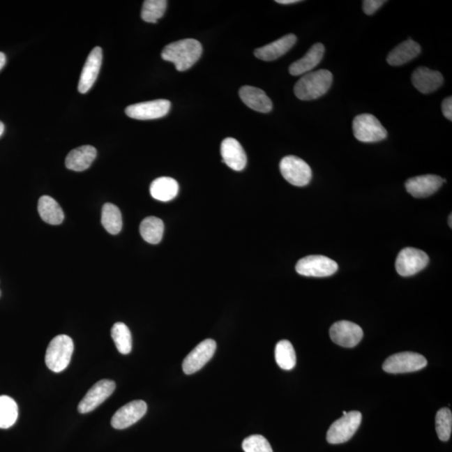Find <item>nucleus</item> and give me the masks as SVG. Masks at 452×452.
I'll list each match as a JSON object with an SVG mask.
<instances>
[{
	"mask_svg": "<svg viewBox=\"0 0 452 452\" xmlns=\"http://www.w3.org/2000/svg\"><path fill=\"white\" fill-rule=\"evenodd\" d=\"M442 110L446 119L452 121V98L448 96L442 103Z\"/></svg>",
	"mask_w": 452,
	"mask_h": 452,
	"instance_id": "nucleus-35",
	"label": "nucleus"
},
{
	"mask_svg": "<svg viewBox=\"0 0 452 452\" xmlns=\"http://www.w3.org/2000/svg\"><path fill=\"white\" fill-rule=\"evenodd\" d=\"M324 52V45L321 43L314 44L303 58L292 63L289 67V73L292 75H294V77L310 73L322 61Z\"/></svg>",
	"mask_w": 452,
	"mask_h": 452,
	"instance_id": "nucleus-21",
	"label": "nucleus"
},
{
	"mask_svg": "<svg viewBox=\"0 0 452 452\" xmlns=\"http://www.w3.org/2000/svg\"><path fill=\"white\" fill-rule=\"evenodd\" d=\"M280 170L283 178L292 186L303 187L311 181V167L303 159L296 156H287L280 163Z\"/></svg>",
	"mask_w": 452,
	"mask_h": 452,
	"instance_id": "nucleus-6",
	"label": "nucleus"
},
{
	"mask_svg": "<svg viewBox=\"0 0 452 452\" xmlns=\"http://www.w3.org/2000/svg\"><path fill=\"white\" fill-rule=\"evenodd\" d=\"M330 338L336 345L345 347L357 346L363 337V332L358 324L349 321H339L331 326Z\"/></svg>",
	"mask_w": 452,
	"mask_h": 452,
	"instance_id": "nucleus-13",
	"label": "nucleus"
},
{
	"mask_svg": "<svg viewBox=\"0 0 452 452\" xmlns=\"http://www.w3.org/2000/svg\"><path fill=\"white\" fill-rule=\"evenodd\" d=\"M96 149L91 145H84L70 151L66 158L67 169L82 172L89 169L96 157Z\"/></svg>",
	"mask_w": 452,
	"mask_h": 452,
	"instance_id": "nucleus-22",
	"label": "nucleus"
},
{
	"mask_svg": "<svg viewBox=\"0 0 452 452\" xmlns=\"http://www.w3.org/2000/svg\"><path fill=\"white\" fill-rule=\"evenodd\" d=\"M102 224L108 233L119 234L123 228L120 209L110 203L105 204L102 211Z\"/></svg>",
	"mask_w": 452,
	"mask_h": 452,
	"instance_id": "nucleus-27",
	"label": "nucleus"
},
{
	"mask_svg": "<svg viewBox=\"0 0 452 452\" xmlns=\"http://www.w3.org/2000/svg\"><path fill=\"white\" fill-rule=\"evenodd\" d=\"M429 261V257L424 251L407 247L400 250L398 255L396 262V271L402 276L416 275L425 269Z\"/></svg>",
	"mask_w": 452,
	"mask_h": 452,
	"instance_id": "nucleus-9",
	"label": "nucleus"
},
{
	"mask_svg": "<svg viewBox=\"0 0 452 452\" xmlns=\"http://www.w3.org/2000/svg\"><path fill=\"white\" fill-rule=\"evenodd\" d=\"M333 74L328 70H318L305 74L294 86V93L301 100H311L321 98L330 89Z\"/></svg>",
	"mask_w": 452,
	"mask_h": 452,
	"instance_id": "nucleus-2",
	"label": "nucleus"
},
{
	"mask_svg": "<svg viewBox=\"0 0 452 452\" xmlns=\"http://www.w3.org/2000/svg\"><path fill=\"white\" fill-rule=\"evenodd\" d=\"M38 211L45 223L57 225L64 220V212L60 204L52 197L47 195L40 197L38 203Z\"/></svg>",
	"mask_w": 452,
	"mask_h": 452,
	"instance_id": "nucleus-25",
	"label": "nucleus"
},
{
	"mask_svg": "<svg viewBox=\"0 0 452 452\" xmlns=\"http://www.w3.org/2000/svg\"><path fill=\"white\" fill-rule=\"evenodd\" d=\"M239 95L247 107L262 113L270 112L272 110L271 100L262 89L257 87L245 86L239 91Z\"/></svg>",
	"mask_w": 452,
	"mask_h": 452,
	"instance_id": "nucleus-20",
	"label": "nucleus"
},
{
	"mask_svg": "<svg viewBox=\"0 0 452 452\" xmlns=\"http://www.w3.org/2000/svg\"><path fill=\"white\" fill-rule=\"evenodd\" d=\"M296 36L293 33L280 38L278 40L272 42L263 47L255 50V57L264 61L276 60L283 54L287 53L296 44Z\"/></svg>",
	"mask_w": 452,
	"mask_h": 452,
	"instance_id": "nucleus-19",
	"label": "nucleus"
},
{
	"mask_svg": "<svg viewBox=\"0 0 452 452\" xmlns=\"http://www.w3.org/2000/svg\"><path fill=\"white\" fill-rule=\"evenodd\" d=\"M0 296H1V292H0Z\"/></svg>",
	"mask_w": 452,
	"mask_h": 452,
	"instance_id": "nucleus-41",
	"label": "nucleus"
},
{
	"mask_svg": "<svg viewBox=\"0 0 452 452\" xmlns=\"http://www.w3.org/2000/svg\"><path fill=\"white\" fill-rule=\"evenodd\" d=\"M216 350V342L209 338L197 345L183 362V370L186 375L198 372L213 358Z\"/></svg>",
	"mask_w": 452,
	"mask_h": 452,
	"instance_id": "nucleus-11",
	"label": "nucleus"
},
{
	"mask_svg": "<svg viewBox=\"0 0 452 452\" xmlns=\"http://www.w3.org/2000/svg\"><path fill=\"white\" fill-rule=\"evenodd\" d=\"M412 81L414 87L423 94H429L439 89L443 85L444 78L437 70L426 67H419L414 70Z\"/></svg>",
	"mask_w": 452,
	"mask_h": 452,
	"instance_id": "nucleus-18",
	"label": "nucleus"
},
{
	"mask_svg": "<svg viewBox=\"0 0 452 452\" xmlns=\"http://www.w3.org/2000/svg\"><path fill=\"white\" fill-rule=\"evenodd\" d=\"M148 405L144 400H133L120 408L112 418L113 428L123 430L135 424L145 416Z\"/></svg>",
	"mask_w": 452,
	"mask_h": 452,
	"instance_id": "nucleus-14",
	"label": "nucleus"
},
{
	"mask_svg": "<svg viewBox=\"0 0 452 452\" xmlns=\"http://www.w3.org/2000/svg\"><path fill=\"white\" fill-rule=\"evenodd\" d=\"M165 225L159 218L146 217L140 225V234L144 240L150 244L156 245L161 241Z\"/></svg>",
	"mask_w": 452,
	"mask_h": 452,
	"instance_id": "nucleus-26",
	"label": "nucleus"
},
{
	"mask_svg": "<svg viewBox=\"0 0 452 452\" xmlns=\"http://www.w3.org/2000/svg\"><path fill=\"white\" fill-rule=\"evenodd\" d=\"M426 366L427 360L424 356L413 352H403L393 354L385 360L383 368L389 374H404L421 370Z\"/></svg>",
	"mask_w": 452,
	"mask_h": 452,
	"instance_id": "nucleus-8",
	"label": "nucleus"
},
{
	"mask_svg": "<svg viewBox=\"0 0 452 452\" xmlns=\"http://www.w3.org/2000/svg\"><path fill=\"white\" fill-rule=\"evenodd\" d=\"M167 1L165 0H146L142 6L141 17L148 23H157L166 11Z\"/></svg>",
	"mask_w": 452,
	"mask_h": 452,
	"instance_id": "nucleus-31",
	"label": "nucleus"
},
{
	"mask_svg": "<svg viewBox=\"0 0 452 452\" xmlns=\"http://www.w3.org/2000/svg\"><path fill=\"white\" fill-rule=\"evenodd\" d=\"M362 414L359 412L347 413L333 423L326 433V441L330 444L349 442L361 425Z\"/></svg>",
	"mask_w": 452,
	"mask_h": 452,
	"instance_id": "nucleus-5",
	"label": "nucleus"
},
{
	"mask_svg": "<svg viewBox=\"0 0 452 452\" xmlns=\"http://www.w3.org/2000/svg\"><path fill=\"white\" fill-rule=\"evenodd\" d=\"M451 219H452V216L451 215L450 217H449V220H448V222H449V225H450L451 228L452 227V223H451L452 220Z\"/></svg>",
	"mask_w": 452,
	"mask_h": 452,
	"instance_id": "nucleus-39",
	"label": "nucleus"
},
{
	"mask_svg": "<svg viewBox=\"0 0 452 452\" xmlns=\"http://www.w3.org/2000/svg\"><path fill=\"white\" fill-rule=\"evenodd\" d=\"M337 262L324 255H308L296 263L297 273L313 278H326L336 273Z\"/></svg>",
	"mask_w": 452,
	"mask_h": 452,
	"instance_id": "nucleus-7",
	"label": "nucleus"
},
{
	"mask_svg": "<svg viewBox=\"0 0 452 452\" xmlns=\"http://www.w3.org/2000/svg\"><path fill=\"white\" fill-rule=\"evenodd\" d=\"M74 343L67 335H58L49 343L45 354V363L54 372L65 370L70 362Z\"/></svg>",
	"mask_w": 452,
	"mask_h": 452,
	"instance_id": "nucleus-3",
	"label": "nucleus"
},
{
	"mask_svg": "<svg viewBox=\"0 0 452 452\" xmlns=\"http://www.w3.org/2000/svg\"><path fill=\"white\" fill-rule=\"evenodd\" d=\"M342 414H343V416H345V414H346L347 412H343Z\"/></svg>",
	"mask_w": 452,
	"mask_h": 452,
	"instance_id": "nucleus-40",
	"label": "nucleus"
},
{
	"mask_svg": "<svg viewBox=\"0 0 452 452\" xmlns=\"http://www.w3.org/2000/svg\"><path fill=\"white\" fill-rule=\"evenodd\" d=\"M112 338L117 350L121 354H128L132 351V334L123 322H116L112 329Z\"/></svg>",
	"mask_w": 452,
	"mask_h": 452,
	"instance_id": "nucleus-30",
	"label": "nucleus"
},
{
	"mask_svg": "<svg viewBox=\"0 0 452 452\" xmlns=\"http://www.w3.org/2000/svg\"><path fill=\"white\" fill-rule=\"evenodd\" d=\"M18 405L11 397L0 396V429L10 428L18 419Z\"/></svg>",
	"mask_w": 452,
	"mask_h": 452,
	"instance_id": "nucleus-29",
	"label": "nucleus"
},
{
	"mask_svg": "<svg viewBox=\"0 0 452 452\" xmlns=\"http://www.w3.org/2000/svg\"><path fill=\"white\" fill-rule=\"evenodd\" d=\"M6 63V56L3 52H0V70L3 68Z\"/></svg>",
	"mask_w": 452,
	"mask_h": 452,
	"instance_id": "nucleus-37",
	"label": "nucleus"
},
{
	"mask_svg": "<svg viewBox=\"0 0 452 452\" xmlns=\"http://www.w3.org/2000/svg\"><path fill=\"white\" fill-rule=\"evenodd\" d=\"M387 1L384 0H364L363 10L367 15H374L375 13L384 6Z\"/></svg>",
	"mask_w": 452,
	"mask_h": 452,
	"instance_id": "nucleus-34",
	"label": "nucleus"
},
{
	"mask_svg": "<svg viewBox=\"0 0 452 452\" xmlns=\"http://www.w3.org/2000/svg\"><path fill=\"white\" fill-rule=\"evenodd\" d=\"M116 389L114 381L103 379L96 383L86 393L78 405V412L86 414L92 412L102 405L107 398L112 395Z\"/></svg>",
	"mask_w": 452,
	"mask_h": 452,
	"instance_id": "nucleus-12",
	"label": "nucleus"
},
{
	"mask_svg": "<svg viewBox=\"0 0 452 452\" xmlns=\"http://www.w3.org/2000/svg\"><path fill=\"white\" fill-rule=\"evenodd\" d=\"M275 359L276 363L282 370H291L296 363V352L288 340H280L276 345Z\"/></svg>",
	"mask_w": 452,
	"mask_h": 452,
	"instance_id": "nucleus-28",
	"label": "nucleus"
},
{
	"mask_svg": "<svg viewBox=\"0 0 452 452\" xmlns=\"http://www.w3.org/2000/svg\"><path fill=\"white\" fill-rule=\"evenodd\" d=\"M3 132H4V125L2 123V121H0V137L3 135Z\"/></svg>",
	"mask_w": 452,
	"mask_h": 452,
	"instance_id": "nucleus-38",
	"label": "nucleus"
},
{
	"mask_svg": "<svg viewBox=\"0 0 452 452\" xmlns=\"http://www.w3.org/2000/svg\"><path fill=\"white\" fill-rule=\"evenodd\" d=\"M202 45L194 39L181 40L165 46L163 60L174 63L179 71L187 70L195 64L202 54Z\"/></svg>",
	"mask_w": 452,
	"mask_h": 452,
	"instance_id": "nucleus-1",
	"label": "nucleus"
},
{
	"mask_svg": "<svg viewBox=\"0 0 452 452\" xmlns=\"http://www.w3.org/2000/svg\"><path fill=\"white\" fill-rule=\"evenodd\" d=\"M276 2L280 4H292L299 3L301 1H299V0H276Z\"/></svg>",
	"mask_w": 452,
	"mask_h": 452,
	"instance_id": "nucleus-36",
	"label": "nucleus"
},
{
	"mask_svg": "<svg viewBox=\"0 0 452 452\" xmlns=\"http://www.w3.org/2000/svg\"><path fill=\"white\" fill-rule=\"evenodd\" d=\"M435 429L438 437L442 442L450 439L452 430V414L450 409L442 408L435 416Z\"/></svg>",
	"mask_w": 452,
	"mask_h": 452,
	"instance_id": "nucleus-32",
	"label": "nucleus"
},
{
	"mask_svg": "<svg viewBox=\"0 0 452 452\" xmlns=\"http://www.w3.org/2000/svg\"><path fill=\"white\" fill-rule=\"evenodd\" d=\"M353 132L356 140L362 142H380L388 136L386 129L377 117L368 113L355 117Z\"/></svg>",
	"mask_w": 452,
	"mask_h": 452,
	"instance_id": "nucleus-4",
	"label": "nucleus"
},
{
	"mask_svg": "<svg viewBox=\"0 0 452 452\" xmlns=\"http://www.w3.org/2000/svg\"><path fill=\"white\" fill-rule=\"evenodd\" d=\"M222 162L236 171L245 169L247 157L244 149L240 142L233 137H227L222 142L220 146Z\"/></svg>",
	"mask_w": 452,
	"mask_h": 452,
	"instance_id": "nucleus-17",
	"label": "nucleus"
},
{
	"mask_svg": "<svg viewBox=\"0 0 452 452\" xmlns=\"http://www.w3.org/2000/svg\"><path fill=\"white\" fill-rule=\"evenodd\" d=\"M421 52V45L409 38L391 50L388 54L387 62L393 66L405 65L417 57Z\"/></svg>",
	"mask_w": 452,
	"mask_h": 452,
	"instance_id": "nucleus-23",
	"label": "nucleus"
},
{
	"mask_svg": "<svg viewBox=\"0 0 452 452\" xmlns=\"http://www.w3.org/2000/svg\"><path fill=\"white\" fill-rule=\"evenodd\" d=\"M170 107V100L159 99L131 105L126 108L125 112L133 119L153 120L166 116Z\"/></svg>",
	"mask_w": 452,
	"mask_h": 452,
	"instance_id": "nucleus-10",
	"label": "nucleus"
},
{
	"mask_svg": "<svg viewBox=\"0 0 452 452\" xmlns=\"http://www.w3.org/2000/svg\"><path fill=\"white\" fill-rule=\"evenodd\" d=\"M242 448L245 452H273L270 443L261 435H253L246 438Z\"/></svg>",
	"mask_w": 452,
	"mask_h": 452,
	"instance_id": "nucleus-33",
	"label": "nucleus"
},
{
	"mask_svg": "<svg viewBox=\"0 0 452 452\" xmlns=\"http://www.w3.org/2000/svg\"><path fill=\"white\" fill-rule=\"evenodd\" d=\"M443 183L437 175L427 174L409 179L405 183L406 190L414 198H426L435 194Z\"/></svg>",
	"mask_w": 452,
	"mask_h": 452,
	"instance_id": "nucleus-15",
	"label": "nucleus"
},
{
	"mask_svg": "<svg viewBox=\"0 0 452 452\" xmlns=\"http://www.w3.org/2000/svg\"><path fill=\"white\" fill-rule=\"evenodd\" d=\"M179 183L170 177L158 178L151 183L150 194L153 198L162 202L174 199L179 193Z\"/></svg>",
	"mask_w": 452,
	"mask_h": 452,
	"instance_id": "nucleus-24",
	"label": "nucleus"
},
{
	"mask_svg": "<svg viewBox=\"0 0 452 452\" xmlns=\"http://www.w3.org/2000/svg\"><path fill=\"white\" fill-rule=\"evenodd\" d=\"M103 62V50L100 47H95L91 50L84 66L81 77L78 84V91L81 93H86L94 85L98 77L100 66Z\"/></svg>",
	"mask_w": 452,
	"mask_h": 452,
	"instance_id": "nucleus-16",
	"label": "nucleus"
}]
</instances>
